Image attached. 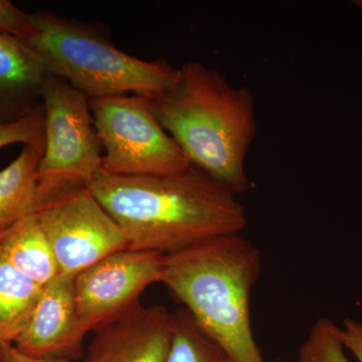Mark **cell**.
<instances>
[{"instance_id":"cell-6","label":"cell","mask_w":362,"mask_h":362,"mask_svg":"<svg viewBox=\"0 0 362 362\" xmlns=\"http://www.w3.org/2000/svg\"><path fill=\"white\" fill-rule=\"evenodd\" d=\"M95 129L105 149L103 171L113 175H168L190 168L187 156L139 96L89 99Z\"/></svg>"},{"instance_id":"cell-11","label":"cell","mask_w":362,"mask_h":362,"mask_svg":"<svg viewBox=\"0 0 362 362\" xmlns=\"http://www.w3.org/2000/svg\"><path fill=\"white\" fill-rule=\"evenodd\" d=\"M47 74L30 45L0 33V123L21 120L42 108Z\"/></svg>"},{"instance_id":"cell-19","label":"cell","mask_w":362,"mask_h":362,"mask_svg":"<svg viewBox=\"0 0 362 362\" xmlns=\"http://www.w3.org/2000/svg\"><path fill=\"white\" fill-rule=\"evenodd\" d=\"M340 338L346 351L352 354L357 361L362 362V322L346 318L339 326Z\"/></svg>"},{"instance_id":"cell-12","label":"cell","mask_w":362,"mask_h":362,"mask_svg":"<svg viewBox=\"0 0 362 362\" xmlns=\"http://www.w3.org/2000/svg\"><path fill=\"white\" fill-rule=\"evenodd\" d=\"M0 252L16 270L40 286L47 285L61 274L35 214L0 233Z\"/></svg>"},{"instance_id":"cell-8","label":"cell","mask_w":362,"mask_h":362,"mask_svg":"<svg viewBox=\"0 0 362 362\" xmlns=\"http://www.w3.org/2000/svg\"><path fill=\"white\" fill-rule=\"evenodd\" d=\"M35 214L61 274L77 276L114 252L128 249L122 230L88 188L61 197Z\"/></svg>"},{"instance_id":"cell-21","label":"cell","mask_w":362,"mask_h":362,"mask_svg":"<svg viewBox=\"0 0 362 362\" xmlns=\"http://www.w3.org/2000/svg\"><path fill=\"white\" fill-rule=\"evenodd\" d=\"M356 6H361L362 8V1H356Z\"/></svg>"},{"instance_id":"cell-7","label":"cell","mask_w":362,"mask_h":362,"mask_svg":"<svg viewBox=\"0 0 362 362\" xmlns=\"http://www.w3.org/2000/svg\"><path fill=\"white\" fill-rule=\"evenodd\" d=\"M165 255L125 249L80 272L75 279L78 322L85 334L139 305L149 286L161 283Z\"/></svg>"},{"instance_id":"cell-1","label":"cell","mask_w":362,"mask_h":362,"mask_svg":"<svg viewBox=\"0 0 362 362\" xmlns=\"http://www.w3.org/2000/svg\"><path fill=\"white\" fill-rule=\"evenodd\" d=\"M88 189L116 221L128 249L175 254L246 228L244 204L190 166L168 175L121 176L102 170Z\"/></svg>"},{"instance_id":"cell-14","label":"cell","mask_w":362,"mask_h":362,"mask_svg":"<svg viewBox=\"0 0 362 362\" xmlns=\"http://www.w3.org/2000/svg\"><path fill=\"white\" fill-rule=\"evenodd\" d=\"M44 286L25 277L0 252V343L13 344L28 327Z\"/></svg>"},{"instance_id":"cell-5","label":"cell","mask_w":362,"mask_h":362,"mask_svg":"<svg viewBox=\"0 0 362 362\" xmlns=\"http://www.w3.org/2000/svg\"><path fill=\"white\" fill-rule=\"evenodd\" d=\"M45 148L37 169L42 209L84 189L103 170L102 145L89 98L63 78L47 74L42 88Z\"/></svg>"},{"instance_id":"cell-15","label":"cell","mask_w":362,"mask_h":362,"mask_svg":"<svg viewBox=\"0 0 362 362\" xmlns=\"http://www.w3.org/2000/svg\"><path fill=\"white\" fill-rule=\"evenodd\" d=\"M170 313V346L165 362H232L197 325L187 309Z\"/></svg>"},{"instance_id":"cell-10","label":"cell","mask_w":362,"mask_h":362,"mask_svg":"<svg viewBox=\"0 0 362 362\" xmlns=\"http://www.w3.org/2000/svg\"><path fill=\"white\" fill-rule=\"evenodd\" d=\"M170 339V312L139 304L95 331L85 362H165Z\"/></svg>"},{"instance_id":"cell-20","label":"cell","mask_w":362,"mask_h":362,"mask_svg":"<svg viewBox=\"0 0 362 362\" xmlns=\"http://www.w3.org/2000/svg\"><path fill=\"white\" fill-rule=\"evenodd\" d=\"M0 362H75L64 359L37 358L26 356L16 349L13 344L0 343Z\"/></svg>"},{"instance_id":"cell-16","label":"cell","mask_w":362,"mask_h":362,"mask_svg":"<svg viewBox=\"0 0 362 362\" xmlns=\"http://www.w3.org/2000/svg\"><path fill=\"white\" fill-rule=\"evenodd\" d=\"M298 362H351L340 338L339 326L330 319H318L300 347Z\"/></svg>"},{"instance_id":"cell-2","label":"cell","mask_w":362,"mask_h":362,"mask_svg":"<svg viewBox=\"0 0 362 362\" xmlns=\"http://www.w3.org/2000/svg\"><path fill=\"white\" fill-rule=\"evenodd\" d=\"M173 87L148 100L150 108L190 166L235 195L251 185L246 158L258 123L251 90L233 87L197 61L182 64Z\"/></svg>"},{"instance_id":"cell-17","label":"cell","mask_w":362,"mask_h":362,"mask_svg":"<svg viewBox=\"0 0 362 362\" xmlns=\"http://www.w3.org/2000/svg\"><path fill=\"white\" fill-rule=\"evenodd\" d=\"M16 143L45 148L44 106L21 120L0 123V148Z\"/></svg>"},{"instance_id":"cell-9","label":"cell","mask_w":362,"mask_h":362,"mask_svg":"<svg viewBox=\"0 0 362 362\" xmlns=\"http://www.w3.org/2000/svg\"><path fill=\"white\" fill-rule=\"evenodd\" d=\"M75 279V275L59 274L44 286L28 327L13 343L21 352L70 361L82 357L86 334L78 322Z\"/></svg>"},{"instance_id":"cell-13","label":"cell","mask_w":362,"mask_h":362,"mask_svg":"<svg viewBox=\"0 0 362 362\" xmlns=\"http://www.w3.org/2000/svg\"><path fill=\"white\" fill-rule=\"evenodd\" d=\"M44 147L25 145L16 160L0 171V233L42 209L37 169Z\"/></svg>"},{"instance_id":"cell-3","label":"cell","mask_w":362,"mask_h":362,"mask_svg":"<svg viewBox=\"0 0 362 362\" xmlns=\"http://www.w3.org/2000/svg\"><path fill=\"white\" fill-rule=\"evenodd\" d=\"M261 273L258 247L242 233H230L166 255L161 283L232 362H266L251 318Z\"/></svg>"},{"instance_id":"cell-18","label":"cell","mask_w":362,"mask_h":362,"mask_svg":"<svg viewBox=\"0 0 362 362\" xmlns=\"http://www.w3.org/2000/svg\"><path fill=\"white\" fill-rule=\"evenodd\" d=\"M33 32V14L25 13L8 0H0V33L25 42Z\"/></svg>"},{"instance_id":"cell-4","label":"cell","mask_w":362,"mask_h":362,"mask_svg":"<svg viewBox=\"0 0 362 362\" xmlns=\"http://www.w3.org/2000/svg\"><path fill=\"white\" fill-rule=\"evenodd\" d=\"M35 32L25 42L47 74L89 99L133 93L151 99L175 84L180 70L165 59L144 61L117 49L96 25L49 11L33 13Z\"/></svg>"}]
</instances>
